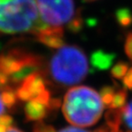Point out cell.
Here are the masks:
<instances>
[{"label":"cell","mask_w":132,"mask_h":132,"mask_svg":"<svg viewBox=\"0 0 132 132\" xmlns=\"http://www.w3.org/2000/svg\"><path fill=\"white\" fill-rule=\"evenodd\" d=\"M48 75L59 86H72L82 82L89 71L86 54L76 45L59 47L45 67Z\"/></svg>","instance_id":"6da1fadb"},{"label":"cell","mask_w":132,"mask_h":132,"mask_svg":"<svg viewBox=\"0 0 132 132\" xmlns=\"http://www.w3.org/2000/svg\"><path fill=\"white\" fill-rule=\"evenodd\" d=\"M105 104L101 95L88 86H75L68 90L62 102L66 120L76 127L93 126L100 119Z\"/></svg>","instance_id":"7a4b0ae2"},{"label":"cell","mask_w":132,"mask_h":132,"mask_svg":"<svg viewBox=\"0 0 132 132\" xmlns=\"http://www.w3.org/2000/svg\"><path fill=\"white\" fill-rule=\"evenodd\" d=\"M42 26L36 0H0V34L36 35Z\"/></svg>","instance_id":"3957f363"},{"label":"cell","mask_w":132,"mask_h":132,"mask_svg":"<svg viewBox=\"0 0 132 132\" xmlns=\"http://www.w3.org/2000/svg\"><path fill=\"white\" fill-rule=\"evenodd\" d=\"M43 60L37 54L15 48L0 54V90H16L29 74L43 71Z\"/></svg>","instance_id":"277c9868"},{"label":"cell","mask_w":132,"mask_h":132,"mask_svg":"<svg viewBox=\"0 0 132 132\" xmlns=\"http://www.w3.org/2000/svg\"><path fill=\"white\" fill-rule=\"evenodd\" d=\"M42 27L63 31L81 29L82 19L73 0H36Z\"/></svg>","instance_id":"5b68a950"},{"label":"cell","mask_w":132,"mask_h":132,"mask_svg":"<svg viewBox=\"0 0 132 132\" xmlns=\"http://www.w3.org/2000/svg\"><path fill=\"white\" fill-rule=\"evenodd\" d=\"M59 105L42 101H29L25 103L24 113L27 120L40 121L45 118L52 110L57 109Z\"/></svg>","instance_id":"8992f818"},{"label":"cell","mask_w":132,"mask_h":132,"mask_svg":"<svg viewBox=\"0 0 132 132\" xmlns=\"http://www.w3.org/2000/svg\"><path fill=\"white\" fill-rule=\"evenodd\" d=\"M100 95L108 109H121L126 105L127 93L124 89L106 86L102 89Z\"/></svg>","instance_id":"52a82bcc"},{"label":"cell","mask_w":132,"mask_h":132,"mask_svg":"<svg viewBox=\"0 0 132 132\" xmlns=\"http://www.w3.org/2000/svg\"><path fill=\"white\" fill-rule=\"evenodd\" d=\"M111 56L103 52H96L93 54L92 63L95 67L99 69H105L111 63Z\"/></svg>","instance_id":"ba28073f"},{"label":"cell","mask_w":132,"mask_h":132,"mask_svg":"<svg viewBox=\"0 0 132 132\" xmlns=\"http://www.w3.org/2000/svg\"><path fill=\"white\" fill-rule=\"evenodd\" d=\"M122 123L125 124V126L129 129V131L132 132V100L121 108V124Z\"/></svg>","instance_id":"9c48e42d"},{"label":"cell","mask_w":132,"mask_h":132,"mask_svg":"<svg viewBox=\"0 0 132 132\" xmlns=\"http://www.w3.org/2000/svg\"><path fill=\"white\" fill-rule=\"evenodd\" d=\"M128 70V67L126 63L119 62V63H118L117 65L113 67L111 73L113 75V77H115L116 79H123V77L125 76V74L127 73Z\"/></svg>","instance_id":"30bf717a"},{"label":"cell","mask_w":132,"mask_h":132,"mask_svg":"<svg viewBox=\"0 0 132 132\" xmlns=\"http://www.w3.org/2000/svg\"><path fill=\"white\" fill-rule=\"evenodd\" d=\"M54 128L52 127L49 126V125H46V124H43L39 122L34 127V130L33 132H54Z\"/></svg>","instance_id":"8fae6325"},{"label":"cell","mask_w":132,"mask_h":132,"mask_svg":"<svg viewBox=\"0 0 132 132\" xmlns=\"http://www.w3.org/2000/svg\"><path fill=\"white\" fill-rule=\"evenodd\" d=\"M125 52L128 57L132 61V33L128 34L125 42Z\"/></svg>","instance_id":"7c38bea8"},{"label":"cell","mask_w":132,"mask_h":132,"mask_svg":"<svg viewBox=\"0 0 132 132\" xmlns=\"http://www.w3.org/2000/svg\"><path fill=\"white\" fill-rule=\"evenodd\" d=\"M122 80H123V84L126 88L132 89V68L128 69Z\"/></svg>","instance_id":"4fadbf2b"},{"label":"cell","mask_w":132,"mask_h":132,"mask_svg":"<svg viewBox=\"0 0 132 132\" xmlns=\"http://www.w3.org/2000/svg\"><path fill=\"white\" fill-rule=\"evenodd\" d=\"M7 110H9V109H8L7 105H6V102H5V100H4L2 91L0 90V117L6 115V112L7 111Z\"/></svg>","instance_id":"5bb4252c"},{"label":"cell","mask_w":132,"mask_h":132,"mask_svg":"<svg viewBox=\"0 0 132 132\" xmlns=\"http://www.w3.org/2000/svg\"><path fill=\"white\" fill-rule=\"evenodd\" d=\"M54 132H89V131L82 129V128H77V127H66V128H63L62 129Z\"/></svg>","instance_id":"9a60e30c"},{"label":"cell","mask_w":132,"mask_h":132,"mask_svg":"<svg viewBox=\"0 0 132 132\" xmlns=\"http://www.w3.org/2000/svg\"><path fill=\"white\" fill-rule=\"evenodd\" d=\"M4 132H23V131H21V130L19 129V128H16V127L13 126V124H12V125L8 127Z\"/></svg>","instance_id":"2e32d148"},{"label":"cell","mask_w":132,"mask_h":132,"mask_svg":"<svg viewBox=\"0 0 132 132\" xmlns=\"http://www.w3.org/2000/svg\"><path fill=\"white\" fill-rule=\"evenodd\" d=\"M95 132H108V130L106 129V128L105 127H102V128H98L97 130H95Z\"/></svg>","instance_id":"e0dca14e"},{"label":"cell","mask_w":132,"mask_h":132,"mask_svg":"<svg viewBox=\"0 0 132 132\" xmlns=\"http://www.w3.org/2000/svg\"><path fill=\"white\" fill-rule=\"evenodd\" d=\"M89 1H92V0H89Z\"/></svg>","instance_id":"ac0fdd59"}]
</instances>
